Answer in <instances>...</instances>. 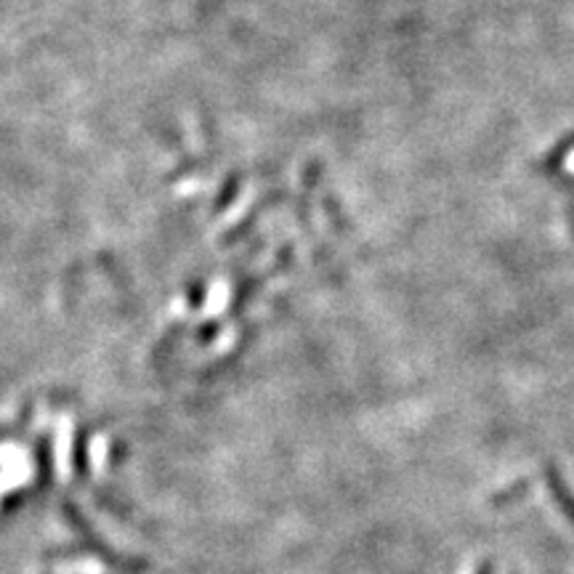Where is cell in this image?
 Here are the masks:
<instances>
[{
  "mask_svg": "<svg viewBox=\"0 0 574 574\" xmlns=\"http://www.w3.org/2000/svg\"><path fill=\"white\" fill-rule=\"evenodd\" d=\"M543 476H545V484H548V492H551V497H553V503L559 505L561 513H564V516H567V519L574 524V495H572V489L567 487L564 476H561L559 466H556V463H548Z\"/></svg>",
  "mask_w": 574,
  "mask_h": 574,
  "instance_id": "6da1fadb",
  "label": "cell"
},
{
  "mask_svg": "<svg viewBox=\"0 0 574 574\" xmlns=\"http://www.w3.org/2000/svg\"><path fill=\"white\" fill-rule=\"evenodd\" d=\"M529 492V481L521 479L516 481L513 487H505V492H497V495L489 497V503L492 505H505V503H513V500H519V497H524Z\"/></svg>",
  "mask_w": 574,
  "mask_h": 574,
  "instance_id": "7a4b0ae2",
  "label": "cell"
},
{
  "mask_svg": "<svg viewBox=\"0 0 574 574\" xmlns=\"http://www.w3.org/2000/svg\"><path fill=\"white\" fill-rule=\"evenodd\" d=\"M476 574H495V569H492V564H489V561H484Z\"/></svg>",
  "mask_w": 574,
  "mask_h": 574,
  "instance_id": "3957f363",
  "label": "cell"
}]
</instances>
